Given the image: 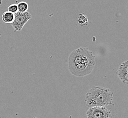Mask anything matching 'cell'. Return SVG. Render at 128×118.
<instances>
[{
	"label": "cell",
	"instance_id": "1",
	"mask_svg": "<svg viewBox=\"0 0 128 118\" xmlns=\"http://www.w3.org/2000/svg\"><path fill=\"white\" fill-rule=\"evenodd\" d=\"M68 67L70 73L78 77H83L91 73L96 66V57L86 47L74 50L68 58Z\"/></svg>",
	"mask_w": 128,
	"mask_h": 118
},
{
	"label": "cell",
	"instance_id": "2",
	"mask_svg": "<svg viewBox=\"0 0 128 118\" xmlns=\"http://www.w3.org/2000/svg\"><path fill=\"white\" fill-rule=\"evenodd\" d=\"M114 92L109 88L101 86H93L86 95L85 102L88 107L114 106Z\"/></svg>",
	"mask_w": 128,
	"mask_h": 118
},
{
	"label": "cell",
	"instance_id": "3",
	"mask_svg": "<svg viewBox=\"0 0 128 118\" xmlns=\"http://www.w3.org/2000/svg\"><path fill=\"white\" fill-rule=\"evenodd\" d=\"M14 15V22L11 24L15 32H20L24 26L32 18L31 14L28 12L23 13L18 12Z\"/></svg>",
	"mask_w": 128,
	"mask_h": 118
},
{
	"label": "cell",
	"instance_id": "4",
	"mask_svg": "<svg viewBox=\"0 0 128 118\" xmlns=\"http://www.w3.org/2000/svg\"><path fill=\"white\" fill-rule=\"evenodd\" d=\"M87 118H110L111 111L105 106L89 108L86 113Z\"/></svg>",
	"mask_w": 128,
	"mask_h": 118
},
{
	"label": "cell",
	"instance_id": "5",
	"mask_svg": "<svg viewBox=\"0 0 128 118\" xmlns=\"http://www.w3.org/2000/svg\"><path fill=\"white\" fill-rule=\"evenodd\" d=\"M117 74L123 83L126 84V85L128 84V60H126L121 64L117 72Z\"/></svg>",
	"mask_w": 128,
	"mask_h": 118
},
{
	"label": "cell",
	"instance_id": "6",
	"mask_svg": "<svg viewBox=\"0 0 128 118\" xmlns=\"http://www.w3.org/2000/svg\"><path fill=\"white\" fill-rule=\"evenodd\" d=\"M14 14L8 11H6L5 12L3 13L2 16L3 22L6 24H12L14 22Z\"/></svg>",
	"mask_w": 128,
	"mask_h": 118
},
{
	"label": "cell",
	"instance_id": "7",
	"mask_svg": "<svg viewBox=\"0 0 128 118\" xmlns=\"http://www.w3.org/2000/svg\"><path fill=\"white\" fill-rule=\"evenodd\" d=\"M77 22L82 26H86L89 24L88 17L81 13H80L77 17Z\"/></svg>",
	"mask_w": 128,
	"mask_h": 118
},
{
	"label": "cell",
	"instance_id": "8",
	"mask_svg": "<svg viewBox=\"0 0 128 118\" xmlns=\"http://www.w3.org/2000/svg\"><path fill=\"white\" fill-rule=\"evenodd\" d=\"M17 5L18 12L23 13L27 12V10L29 8V6L27 3L25 2H20Z\"/></svg>",
	"mask_w": 128,
	"mask_h": 118
},
{
	"label": "cell",
	"instance_id": "9",
	"mask_svg": "<svg viewBox=\"0 0 128 118\" xmlns=\"http://www.w3.org/2000/svg\"><path fill=\"white\" fill-rule=\"evenodd\" d=\"M8 12L12 13L15 14V13L17 12L18 11V7L17 5L16 4H12L10 5L8 8Z\"/></svg>",
	"mask_w": 128,
	"mask_h": 118
},
{
	"label": "cell",
	"instance_id": "10",
	"mask_svg": "<svg viewBox=\"0 0 128 118\" xmlns=\"http://www.w3.org/2000/svg\"><path fill=\"white\" fill-rule=\"evenodd\" d=\"M36 118V117H34V118Z\"/></svg>",
	"mask_w": 128,
	"mask_h": 118
}]
</instances>
